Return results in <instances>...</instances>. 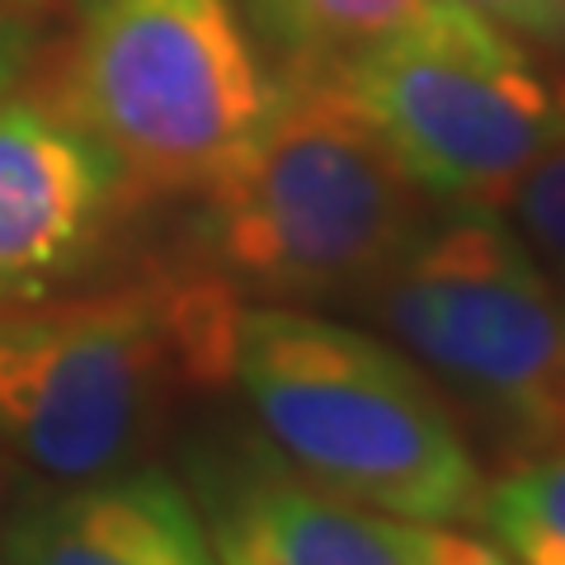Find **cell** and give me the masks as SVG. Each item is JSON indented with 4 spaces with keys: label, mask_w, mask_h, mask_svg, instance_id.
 <instances>
[{
    "label": "cell",
    "mask_w": 565,
    "mask_h": 565,
    "mask_svg": "<svg viewBox=\"0 0 565 565\" xmlns=\"http://www.w3.org/2000/svg\"><path fill=\"white\" fill-rule=\"evenodd\" d=\"M199 250L232 292H367L424 226V193L321 66H288L255 137L199 189Z\"/></svg>",
    "instance_id": "cell-1"
},
{
    "label": "cell",
    "mask_w": 565,
    "mask_h": 565,
    "mask_svg": "<svg viewBox=\"0 0 565 565\" xmlns=\"http://www.w3.org/2000/svg\"><path fill=\"white\" fill-rule=\"evenodd\" d=\"M236 316L212 269L0 302V438L66 486L128 471L174 386L226 382Z\"/></svg>",
    "instance_id": "cell-2"
},
{
    "label": "cell",
    "mask_w": 565,
    "mask_h": 565,
    "mask_svg": "<svg viewBox=\"0 0 565 565\" xmlns=\"http://www.w3.org/2000/svg\"><path fill=\"white\" fill-rule=\"evenodd\" d=\"M232 377L259 438L321 490L419 527L481 523L486 476L434 382L373 334L241 307Z\"/></svg>",
    "instance_id": "cell-3"
},
{
    "label": "cell",
    "mask_w": 565,
    "mask_h": 565,
    "mask_svg": "<svg viewBox=\"0 0 565 565\" xmlns=\"http://www.w3.org/2000/svg\"><path fill=\"white\" fill-rule=\"evenodd\" d=\"M52 104L137 193H199L255 137L274 76L236 0H81Z\"/></svg>",
    "instance_id": "cell-4"
},
{
    "label": "cell",
    "mask_w": 565,
    "mask_h": 565,
    "mask_svg": "<svg viewBox=\"0 0 565 565\" xmlns=\"http://www.w3.org/2000/svg\"><path fill=\"white\" fill-rule=\"evenodd\" d=\"M367 302L424 377L519 448L565 444V302L494 212L424 217Z\"/></svg>",
    "instance_id": "cell-5"
},
{
    "label": "cell",
    "mask_w": 565,
    "mask_h": 565,
    "mask_svg": "<svg viewBox=\"0 0 565 565\" xmlns=\"http://www.w3.org/2000/svg\"><path fill=\"white\" fill-rule=\"evenodd\" d=\"M330 76L419 193L448 207H504L565 114V85L462 0H429Z\"/></svg>",
    "instance_id": "cell-6"
},
{
    "label": "cell",
    "mask_w": 565,
    "mask_h": 565,
    "mask_svg": "<svg viewBox=\"0 0 565 565\" xmlns=\"http://www.w3.org/2000/svg\"><path fill=\"white\" fill-rule=\"evenodd\" d=\"M184 490L222 565H429L419 523L321 490L259 434L193 438Z\"/></svg>",
    "instance_id": "cell-7"
},
{
    "label": "cell",
    "mask_w": 565,
    "mask_h": 565,
    "mask_svg": "<svg viewBox=\"0 0 565 565\" xmlns=\"http://www.w3.org/2000/svg\"><path fill=\"white\" fill-rule=\"evenodd\" d=\"M128 174L47 99H0V302H39L95 264Z\"/></svg>",
    "instance_id": "cell-8"
},
{
    "label": "cell",
    "mask_w": 565,
    "mask_h": 565,
    "mask_svg": "<svg viewBox=\"0 0 565 565\" xmlns=\"http://www.w3.org/2000/svg\"><path fill=\"white\" fill-rule=\"evenodd\" d=\"M0 565H222L199 504L170 471L132 467L29 504Z\"/></svg>",
    "instance_id": "cell-9"
},
{
    "label": "cell",
    "mask_w": 565,
    "mask_h": 565,
    "mask_svg": "<svg viewBox=\"0 0 565 565\" xmlns=\"http://www.w3.org/2000/svg\"><path fill=\"white\" fill-rule=\"evenodd\" d=\"M429 0H255L259 24L288 52V66H344L405 29Z\"/></svg>",
    "instance_id": "cell-10"
},
{
    "label": "cell",
    "mask_w": 565,
    "mask_h": 565,
    "mask_svg": "<svg viewBox=\"0 0 565 565\" xmlns=\"http://www.w3.org/2000/svg\"><path fill=\"white\" fill-rule=\"evenodd\" d=\"M481 527L519 565H565V444L486 481Z\"/></svg>",
    "instance_id": "cell-11"
},
{
    "label": "cell",
    "mask_w": 565,
    "mask_h": 565,
    "mask_svg": "<svg viewBox=\"0 0 565 565\" xmlns=\"http://www.w3.org/2000/svg\"><path fill=\"white\" fill-rule=\"evenodd\" d=\"M509 207L523 226V241L565 274V114L556 132L546 137V147L537 151V161L519 180Z\"/></svg>",
    "instance_id": "cell-12"
},
{
    "label": "cell",
    "mask_w": 565,
    "mask_h": 565,
    "mask_svg": "<svg viewBox=\"0 0 565 565\" xmlns=\"http://www.w3.org/2000/svg\"><path fill=\"white\" fill-rule=\"evenodd\" d=\"M476 14H486L500 29L519 33V39L565 43V0H462Z\"/></svg>",
    "instance_id": "cell-13"
},
{
    "label": "cell",
    "mask_w": 565,
    "mask_h": 565,
    "mask_svg": "<svg viewBox=\"0 0 565 565\" xmlns=\"http://www.w3.org/2000/svg\"><path fill=\"white\" fill-rule=\"evenodd\" d=\"M419 537H424L429 565H519L509 552H500V546L467 537L462 527H419Z\"/></svg>",
    "instance_id": "cell-14"
},
{
    "label": "cell",
    "mask_w": 565,
    "mask_h": 565,
    "mask_svg": "<svg viewBox=\"0 0 565 565\" xmlns=\"http://www.w3.org/2000/svg\"><path fill=\"white\" fill-rule=\"evenodd\" d=\"M24 62V29L10 20V14H0V95H6V85L14 81V71Z\"/></svg>",
    "instance_id": "cell-15"
}]
</instances>
